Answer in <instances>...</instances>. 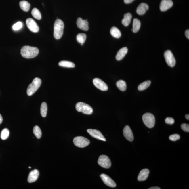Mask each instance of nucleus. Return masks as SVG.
<instances>
[{
	"label": "nucleus",
	"instance_id": "1",
	"mask_svg": "<svg viewBox=\"0 0 189 189\" xmlns=\"http://www.w3.org/2000/svg\"><path fill=\"white\" fill-rule=\"evenodd\" d=\"M39 51L38 48L30 46H24L21 49V54L27 59L33 58L38 55Z\"/></svg>",
	"mask_w": 189,
	"mask_h": 189
},
{
	"label": "nucleus",
	"instance_id": "2",
	"mask_svg": "<svg viewBox=\"0 0 189 189\" xmlns=\"http://www.w3.org/2000/svg\"><path fill=\"white\" fill-rule=\"evenodd\" d=\"M64 24L60 19H58L54 24V37L56 39H59L62 37L64 33Z\"/></svg>",
	"mask_w": 189,
	"mask_h": 189
},
{
	"label": "nucleus",
	"instance_id": "3",
	"mask_svg": "<svg viewBox=\"0 0 189 189\" xmlns=\"http://www.w3.org/2000/svg\"><path fill=\"white\" fill-rule=\"evenodd\" d=\"M41 80L38 77L34 79L32 83L29 85L27 90V94L30 96L36 92L41 85Z\"/></svg>",
	"mask_w": 189,
	"mask_h": 189
},
{
	"label": "nucleus",
	"instance_id": "4",
	"mask_svg": "<svg viewBox=\"0 0 189 189\" xmlns=\"http://www.w3.org/2000/svg\"><path fill=\"white\" fill-rule=\"evenodd\" d=\"M76 109L79 112H82L83 114L90 115L93 114V109L89 105L85 103L79 102L76 105Z\"/></svg>",
	"mask_w": 189,
	"mask_h": 189
},
{
	"label": "nucleus",
	"instance_id": "5",
	"mask_svg": "<svg viewBox=\"0 0 189 189\" xmlns=\"http://www.w3.org/2000/svg\"><path fill=\"white\" fill-rule=\"evenodd\" d=\"M145 125L149 128H152L155 124V118L154 115L151 113L145 114L142 117Z\"/></svg>",
	"mask_w": 189,
	"mask_h": 189
},
{
	"label": "nucleus",
	"instance_id": "6",
	"mask_svg": "<svg viewBox=\"0 0 189 189\" xmlns=\"http://www.w3.org/2000/svg\"><path fill=\"white\" fill-rule=\"evenodd\" d=\"M73 142L75 146L81 148H85L88 146L90 143L89 140L88 139L82 136L75 137L73 140Z\"/></svg>",
	"mask_w": 189,
	"mask_h": 189
},
{
	"label": "nucleus",
	"instance_id": "7",
	"mask_svg": "<svg viewBox=\"0 0 189 189\" xmlns=\"http://www.w3.org/2000/svg\"><path fill=\"white\" fill-rule=\"evenodd\" d=\"M98 163L100 166L105 169H109L111 165L110 160L106 155H102L100 156L98 158Z\"/></svg>",
	"mask_w": 189,
	"mask_h": 189
},
{
	"label": "nucleus",
	"instance_id": "8",
	"mask_svg": "<svg viewBox=\"0 0 189 189\" xmlns=\"http://www.w3.org/2000/svg\"><path fill=\"white\" fill-rule=\"evenodd\" d=\"M164 56L166 62L171 67H174L176 64V60L173 54L170 51L167 50L164 53Z\"/></svg>",
	"mask_w": 189,
	"mask_h": 189
},
{
	"label": "nucleus",
	"instance_id": "9",
	"mask_svg": "<svg viewBox=\"0 0 189 189\" xmlns=\"http://www.w3.org/2000/svg\"><path fill=\"white\" fill-rule=\"evenodd\" d=\"M93 83L95 86L98 89L103 91H107L108 85L104 81L99 78H95L93 80Z\"/></svg>",
	"mask_w": 189,
	"mask_h": 189
},
{
	"label": "nucleus",
	"instance_id": "10",
	"mask_svg": "<svg viewBox=\"0 0 189 189\" xmlns=\"http://www.w3.org/2000/svg\"><path fill=\"white\" fill-rule=\"evenodd\" d=\"M27 26L32 32L37 33L39 30V27L35 21L31 18H28L26 20Z\"/></svg>",
	"mask_w": 189,
	"mask_h": 189
},
{
	"label": "nucleus",
	"instance_id": "11",
	"mask_svg": "<svg viewBox=\"0 0 189 189\" xmlns=\"http://www.w3.org/2000/svg\"><path fill=\"white\" fill-rule=\"evenodd\" d=\"M87 131L93 138L102 140L103 141H106V138L103 136L102 134L99 131L95 130V129H89L87 130Z\"/></svg>",
	"mask_w": 189,
	"mask_h": 189
},
{
	"label": "nucleus",
	"instance_id": "12",
	"mask_svg": "<svg viewBox=\"0 0 189 189\" xmlns=\"http://www.w3.org/2000/svg\"><path fill=\"white\" fill-rule=\"evenodd\" d=\"M100 177L102 179L103 182L106 185L110 187H113V188L116 187V184L115 182L109 176L106 175V174H102L100 175Z\"/></svg>",
	"mask_w": 189,
	"mask_h": 189
},
{
	"label": "nucleus",
	"instance_id": "13",
	"mask_svg": "<svg viewBox=\"0 0 189 189\" xmlns=\"http://www.w3.org/2000/svg\"><path fill=\"white\" fill-rule=\"evenodd\" d=\"M123 133L126 139L130 142L133 141L134 136L133 133L128 125H126L123 129Z\"/></svg>",
	"mask_w": 189,
	"mask_h": 189
},
{
	"label": "nucleus",
	"instance_id": "14",
	"mask_svg": "<svg viewBox=\"0 0 189 189\" xmlns=\"http://www.w3.org/2000/svg\"><path fill=\"white\" fill-rule=\"evenodd\" d=\"M173 5L172 0H162L160 5V9L162 11H167Z\"/></svg>",
	"mask_w": 189,
	"mask_h": 189
},
{
	"label": "nucleus",
	"instance_id": "15",
	"mask_svg": "<svg viewBox=\"0 0 189 189\" xmlns=\"http://www.w3.org/2000/svg\"><path fill=\"white\" fill-rule=\"evenodd\" d=\"M77 27L79 29L85 31H87L89 29V24L88 21L83 20L81 18L77 19Z\"/></svg>",
	"mask_w": 189,
	"mask_h": 189
},
{
	"label": "nucleus",
	"instance_id": "16",
	"mask_svg": "<svg viewBox=\"0 0 189 189\" xmlns=\"http://www.w3.org/2000/svg\"><path fill=\"white\" fill-rule=\"evenodd\" d=\"M39 173L37 169L31 171L29 173L28 177V182L29 183L34 182L38 179Z\"/></svg>",
	"mask_w": 189,
	"mask_h": 189
},
{
	"label": "nucleus",
	"instance_id": "17",
	"mask_svg": "<svg viewBox=\"0 0 189 189\" xmlns=\"http://www.w3.org/2000/svg\"><path fill=\"white\" fill-rule=\"evenodd\" d=\"M148 9L149 6L148 4L145 3H141L137 8V14L140 15H143Z\"/></svg>",
	"mask_w": 189,
	"mask_h": 189
},
{
	"label": "nucleus",
	"instance_id": "18",
	"mask_svg": "<svg viewBox=\"0 0 189 189\" xmlns=\"http://www.w3.org/2000/svg\"><path fill=\"white\" fill-rule=\"evenodd\" d=\"M149 174V170L148 169H142L139 174L137 179L139 181H144L148 178Z\"/></svg>",
	"mask_w": 189,
	"mask_h": 189
},
{
	"label": "nucleus",
	"instance_id": "19",
	"mask_svg": "<svg viewBox=\"0 0 189 189\" xmlns=\"http://www.w3.org/2000/svg\"><path fill=\"white\" fill-rule=\"evenodd\" d=\"M128 51V49L126 47L121 48L118 51L116 56V59L118 61H120L124 58Z\"/></svg>",
	"mask_w": 189,
	"mask_h": 189
},
{
	"label": "nucleus",
	"instance_id": "20",
	"mask_svg": "<svg viewBox=\"0 0 189 189\" xmlns=\"http://www.w3.org/2000/svg\"><path fill=\"white\" fill-rule=\"evenodd\" d=\"M132 18V14L130 13H127L124 14V18L122 20V24L124 26H128L131 22Z\"/></svg>",
	"mask_w": 189,
	"mask_h": 189
},
{
	"label": "nucleus",
	"instance_id": "21",
	"mask_svg": "<svg viewBox=\"0 0 189 189\" xmlns=\"http://www.w3.org/2000/svg\"><path fill=\"white\" fill-rule=\"evenodd\" d=\"M141 26L140 21L139 19L135 18L133 19V28L132 31L134 33H136L140 30Z\"/></svg>",
	"mask_w": 189,
	"mask_h": 189
},
{
	"label": "nucleus",
	"instance_id": "22",
	"mask_svg": "<svg viewBox=\"0 0 189 189\" xmlns=\"http://www.w3.org/2000/svg\"><path fill=\"white\" fill-rule=\"evenodd\" d=\"M21 9L25 12H27L30 9V4L27 1H20L19 3Z\"/></svg>",
	"mask_w": 189,
	"mask_h": 189
},
{
	"label": "nucleus",
	"instance_id": "23",
	"mask_svg": "<svg viewBox=\"0 0 189 189\" xmlns=\"http://www.w3.org/2000/svg\"><path fill=\"white\" fill-rule=\"evenodd\" d=\"M110 33L113 37L116 38H119L121 36L120 30L115 27H113L111 29Z\"/></svg>",
	"mask_w": 189,
	"mask_h": 189
},
{
	"label": "nucleus",
	"instance_id": "24",
	"mask_svg": "<svg viewBox=\"0 0 189 189\" xmlns=\"http://www.w3.org/2000/svg\"><path fill=\"white\" fill-rule=\"evenodd\" d=\"M59 65L61 67L66 68H74L75 66L73 62L67 61H61L59 62Z\"/></svg>",
	"mask_w": 189,
	"mask_h": 189
},
{
	"label": "nucleus",
	"instance_id": "25",
	"mask_svg": "<svg viewBox=\"0 0 189 189\" xmlns=\"http://www.w3.org/2000/svg\"><path fill=\"white\" fill-rule=\"evenodd\" d=\"M116 85L117 88L121 91H125L127 89V84L123 80H119L116 83Z\"/></svg>",
	"mask_w": 189,
	"mask_h": 189
},
{
	"label": "nucleus",
	"instance_id": "26",
	"mask_svg": "<svg viewBox=\"0 0 189 189\" xmlns=\"http://www.w3.org/2000/svg\"><path fill=\"white\" fill-rule=\"evenodd\" d=\"M47 112V106L46 102H43L42 103L40 107V114L42 117H46Z\"/></svg>",
	"mask_w": 189,
	"mask_h": 189
},
{
	"label": "nucleus",
	"instance_id": "27",
	"mask_svg": "<svg viewBox=\"0 0 189 189\" xmlns=\"http://www.w3.org/2000/svg\"><path fill=\"white\" fill-rule=\"evenodd\" d=\"M151 84V81L150 80L144 82L139 85L138 87V89L140 91L144 90L148 88L150 86Z\"/></svg>",
	"mask_w": 189,
	"mask_h": 189
},
{
	"label": "nucleus",
	"instance_id": "28",
	"mask_svg": "<svg viewBox=\"0 0 189 189\" xmlns=\"http://www.w3.org/2000/svg\"><path fill=\"white\" fill-rule=\"evenodd\" d=\"M87 35L85 33H79L77 36V40L79 43L83 45L86 39Z\"/></svg>",
	"mask_w": 189,
	"mask_h": 189
},
{
	"label": "nucleus",
	"instance_id": "29",
	"mask_svg": "<svg viewBox=\"0 0 189 189\" xmlns=\"http://www.w3.org/2000/svg\"><path fill=\"white\" fill-rule=\"evenodd\" d=\"M33 133L35 136L38 139L41 138L42 136V132L41 129L38 126H35L33 129Z\"/></svg>",
	"mask_w": 189,
	"mask_h": 189
},
{
	"label": "nucleus",
	"instance_id": "30",
	"mask_svg": "<svg viewBox=\"0 0 189 189\" xmlns=\"http://www.w3.org/2000/svg\"><path fill=\"white\" fill-rule=\"evenodd\" d=\"M31 14L32 16L35 18L38 19V20H40L41 19V14L40 13V11L37 8H35L32 9Z\"/></svg>",
	"mask_w": 189,
	"mask_h": 189
},
{
	"label": "nucleus",
	"instance_id": "31",
	"mask_svg": "<svg viewBox=\"0 0 189 189\" xmlns=\"http://www.w3.org/2000/svg\"><path fill=\"white\" fill-rule=\"evenodd\" d=\"M9 131L7 129H3L1 132V138L3 140H6L9 137Z\"/></svg>",
	"mask_w": 189,
	"mask_h": 189
},
{
	"label": "nucleus",
	"instance_id": "32",
	"mask_svg": "<svg viewBox=\"0 0 189 189\" xmlns=\"http://www.w3.org/2000/svg\"><path fill=\"white\" fill-rule=\"evenodd\" d=\"M22 22H19L14 24L12 27V28L14 30H20L22 28Z\"/></svg>",
	"mask_w": 189,
	"mask_h": 189
},
{
	"label": "nucleus",
	"instance_id": "33",
	"mask_svg": "<svg viewBox=\"0 0 189 189\" xmlns=\"http://www.w3.org/2000/svg\"><path fill=\"white\" fill-rule=\"evenodd\" d=\"M180 138V136L178 134H173L170 135L169 137V139L172 141H175L178 140Z\"/></svg>",
	"mask_w": 189,
	"mask_h": 189
},
{
	"label": "nucleus",
	"instance_id": "34",
	"mask_svg": "<svg viewBox=\"0 0 189 189\" xmlns=\"http://www.w3.org/2000/svg\"><path fill=\"white\" fill-rule=\"evenodd\" d=\"M181 128L184 131L189 132V125L188 124L186 123L182 124L181 126Z\"/></svg>",
	"mask_w": 189,
	"mask_h": 189
},
{
	"label": "nucleus",
	"instance_id": "35",
	"mask_svg": "<svg viewBox=\"0 0 189 189\" xmlns=\"http://www.w3.org/2000/svg\"><path fill=\"white\" fill-rule=\"evenodd\" d=\"M165 122L167 124H173L174 123V120L173 118L168 117L165 119Z\"/></svg>",
	"mask_w": 189,
	"mask_h": 189
},
{
	"label": "nucleus",
	"instance_id": "36",
	"mask_svg": "<svg viewBox=\"0 0 189 189\" xmlns=\"http://www.w3.org/2000/svg\"><path fill=\"white\" fill-rule=\"evenodd\" d=\"M135 0H124V2L126 4H130Z\"/></svg>",
	"mask_w": 189,
	"mask_h": 189
},
{
	"label": "nucleus",
	"instance_id": "37",
	"mask_svg": "<svg viewBox=\"0 0 189 189\" xmlns=\"http://www.w3.org/2000/svg\"><path fill=\"white\" fill-rule=\"evenodd\" d=\"M185 34L186 36L187 37L188 39H189V30H187L185 31Z\"/></svg>",
	"mask_w": 189,
	"mask_h": 189
},
{
	"label": "nucleus",
	"instance_id": "38",
	"mask_svg": "<svg viewBox=\"0 0 189 189\" xmlns=\"http://www.w3.org/2000/svg\"><path fill=\"white\" fill-rule=\"evenodd\" d=\"M149 189H161V188L159 187H150V188H148Z\"/></svg>",
	"mask_w": 189,
	"mask_h": 189
},
{
	"label": "nucleus",
	"instance_id": "39",
	"mask_svg": "<svg viewBox=\"0 0 189 189\" xmlns=\"http://www.w3.org/2000/svg\"><path fill=\"white\" fill-rule=\"evenodd\" d=\"M3 121V118L2 116L0 114V124L2 123Z\"/></svg>",
	"mask_w": 189,
	"mask_h": 189
},
{
	"label": "nucleus",
	"instance_id": "40",
	"mask_svg": "<svg viewBox=\"0 0 189 189\" xmlns=\"http://www.w3.org/2000/svg\"><path fill=\"white\" fill-rule=\"evenodd\" d=\"M185 117L187 119V120H189V114H186V115H185Z\"/></svg>",
	"mask_w": 189,
	"mask_h": 189
},
{
	"label": "nucleus",
	"instance_id": "41",
	"mask_svg": "<svg viewBox=\"0 0 189 189\" xmlns=\"http://www.w3.org/2000/svg\"><path fill=\"white\" fill-rule=\"evenodd\" d=\"M29 168H30H30H31V167H29Z\"/></svg>",
	"mask_w": 189,
	"mask_h": 189
}]
</instances>
